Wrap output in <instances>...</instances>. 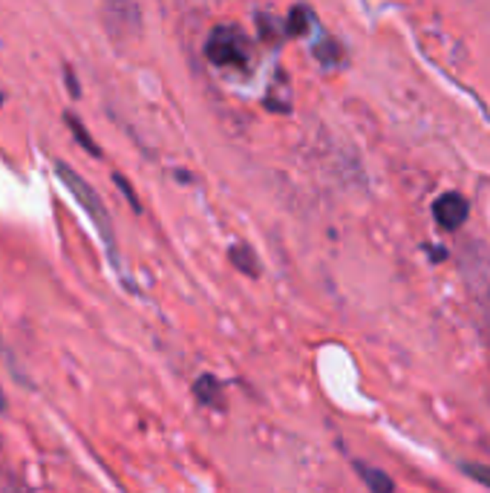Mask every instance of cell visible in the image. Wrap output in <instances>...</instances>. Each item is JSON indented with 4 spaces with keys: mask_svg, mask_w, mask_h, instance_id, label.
Instances as JSON below:
<instances>
[{
    "mask_svg": "<svg viewBox=\"0 0 490 493\" xmlns=\"http://www.w3.org/2000/svg\"><path fill=\"white\" fill-rule=\"evenodd\" d=\"M55 170H58V176H61V182L70 188V193L75 196L78 202L84 205V211L90 213V220L95 223V228H98V234H101V240L107 243V248H110V254H115V236H113V220H110V211H107V205H104V200L98 196V191L84 179L81 173H75L67 162H61L58 159L55 162Z\"/></svg>",
    "mask_w": 490,
    "mask_h": 493,
    "instance_id": "1",
    "label": "cell"
},
{
    "mask_svg": "<svg viewBox=\"0 0 490 493\" xmlns=\"http://www.w3.org/2000/svg\"><path fill=\"white\" fill-rule=\"evenodd\" d=\"M205 52H208V58L213 64L225 67V70H248L251 58H254L248 35L240 26H231V24H220L208 35Z\"/></svg>",
    "mask_w": 490,
    "mask_h": 493,
    "instance_id": "2",
    "label": "cell"
},
{
    "mask_svg": "<svg viewBox=\"0 0 490 493\" xmlns=\"http://www.w3.org/2000/svg\"><path fill=\"white\" fill-rule=\"evenodd\" d=\"M433 216H436V223L444 231H459L467 223V216H470V202L456 191L441 193L439 200L433 202Z\"/></svg>",
    "mask_w": 490,
    "mask_h": 493,
    "instance_id": "3",
    "label": "cell"
},
{
    "mask_svg": "<svg viewBox=\"0 0 490 493\" xmlns=\"http://www.w3.org/2000/svg\"><path fill=\"white\" fill-rule=\"evenodd\" d=\"M193 396L205 407H217V410L225 407V387L217 375H199L193 381Z\"/></svg>",
    "mask_w": 490,
    "mask_h": 493,
    "instance_id": "4",
    "label": "cell"
},
{
    "mask_svg": "<svg viewBox=\"0 0 490 493\" xmlns=\"http://www.w3.org/2000/svg\"><path fill=\"white\" fill-rule=\"evenodd\" d=\"M311 24H315V12L309 6H291L286 21H283V29H286V35H306L311 29Z\"/></svg>",
    "mask_w": 490,
    "mask_h": 493,
    "instance_id": "5",
    "label": "cell"
},
{
    "mask_svg": "<svg viewBox=\"0 0 490 493\" xmlns=\"http://www.w3.org/2000/svg\"><path fill=\"white\" fill-rule=\"evenodd\" d=\"M355 470L361 473V479L366 482V487H369L372 493H392V479L386 476L384 470L369 467L366 462H355Z\"/></svg>",
    "mask_w": 490,
    "mask_h": 493,
    "instance_id": "6",
    "label": "cell"
},
{
    "mask_svg": "<svg viewBox=\"0 0 490 493\" xmlns=\"http://www.w3.org/2000/svg\"><path fill=\"white\" fill-rule=\"evenodd\" d=\"M231 263L237 266L245 277H260V260L248 245H231Z\"/></svg>",
    "mask_w": 490,
    "mask_h": 493,
    "instance_id": "7",
    "label": "cell"
},
{
    "mask_svg": "<svg viewBox=\"0 0 490 493\" xmlns=\"http://www.w3.org/2000/svg\"><path fill=\"white\" fill-rule=\"evenodd\" d=\"M64 122H67V127L75 133V139H78V145H81L84 150H90L92 156H98V153H101V150H98V145H92L90 142V133H87V127L81 124V122H78V115H72V113H67L64 115Z\"/></svg>",
    "mask_w": 490,
    "mask_h": 493,
    "instance_id": "8",
    "label": "cell"
},
{
    "mask_svg": "<svg viewBox=\"0 0 490 493\" xmlns=\"http://www.w3.org/2000/svg\"><path fill=\"white\" fill-rule=\"evenodd\" d=\"M315 55H318V61L320 64H326V67H335L338 61H341V55H343V49H341V44L338 41H320L318 47H315Z\"/></svg>",
    "mask_w": 490,
    "mask_h": 493,
    "instance_id": "9",
    "label": "cell"
},
{
    "mask_svg": "<svg viewBox=\"0 0 490 493\" xmlns=\"http://www.w3.org/2000/svg\"><path fill=\"white\" fill-rule=\"evenodd\" d=\"M464 470H467L473 479H479L482 485L490 487V467H482V464H464Z\"/></svg>",
    "mask_w": 490,
    "mask_h": 493,
    "instance_id": "10",
    "label": "cell"
},
{
    "mask_svg": "<svg viewBox=\"0 0 490 493\" xmlns=\"http://www.w3.org/2000/svg\"><path fill=\"white\" fill-rule=\"evenodd\" d=\"M67 84H70V90H72V95H78V81H75V75L67 70Z\"/></svg>",
    "mask_w": 490,
    "mask_h": 493,
    "instance_id": "11",
    "label": "cell"
},
{
    "mask_svg": "<svg viewBox=\"0 0 490 493\" xmlns=\"http://www.w3.org/2000/svg\"><path fill=\"white\" fill-rule=\"evenodd\" d=\"M0 104H3V92H0Z\"/></svg>",
    "mask_w": 490,
    "mask_h": 493,
    "instance_id": "12",
    "label": "cell"
}]
</instances>
